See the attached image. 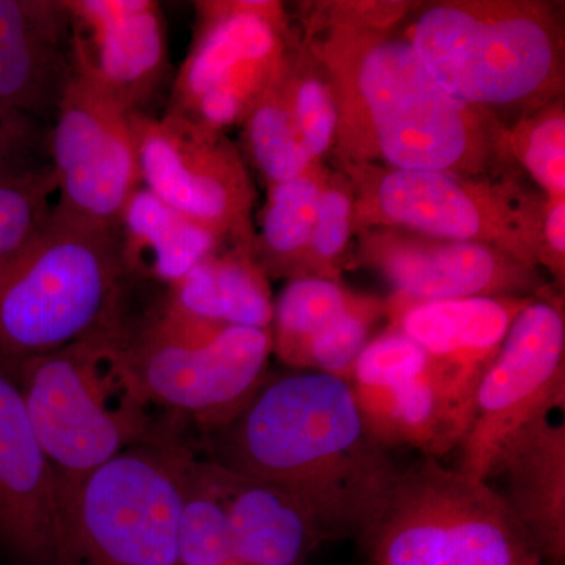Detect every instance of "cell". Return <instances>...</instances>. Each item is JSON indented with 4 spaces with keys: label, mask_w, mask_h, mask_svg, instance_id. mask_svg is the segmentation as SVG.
Segmentation results:
<instances>
[{
    "label": "cell",
    "mask_w": 565,
    "mask_h": 565,
    "mask_svg": "<svg viewBox=\"0 0 565 565\" xmlns=\"http://www.w3.org/2000/svg\"><path fill=\"white\" fill-rule=\"evenodd\" d=\"M212 435V463L294 494L326 539L360 537L399 473L349 382L316 371L267 377Z\"/></svg>",
    "instance_id": "6da1fadb"
},
{
    "label": "cell",
    "mask_w": 565,
    "mask_h": 565,
    "mask_svg": "<svg viewBox=\"0 0 565 565\" xmlns=\"http://www.w3.org/2000/svg\"><path fill=\"white\" fill-rule=\"evenodd\" d=\"M344 150L371 152L393 170L459 174L484 169L492 151L479 110L457 102L424 68L411 41L341 32L327 50Z\"/></svg>",
    "instance_id": "7a4b0ae2"
},
{
    "label": "cell",
    "mask_w": 565,
    "mask_h": 565,
    "mask_svg": "<svg viewBox=\"0 0 565 565\" xmlns=\"http://www.w3.org/2000/svg\"><path fill=\"white\" fill-rule=\"evenodd\" d=\"M137 285L122 267L114 228L54 207L0 275V367L115 332Z\"/></svg>",
    "instance_id": "3957f363"
},
{
    "label": "cell",
    "mask_w": 565,
    "mask_h": 565,
    "mask_svg": "<svg viewBox=\"0 0 565 565\" xmlns=\"http://www.w3.org/2000/svg\"><path fill=\"white\" fill-rule=\"evenodd\" d=\"M6 371L20 388L58 490L134 446L174 444L137 385L118 330Z\"/></svg>",
    "instance_id": "277c9868"
},
{
    "label": "cell",
    "mask_w": 565,
    "mask_h": 565,
    "mask_svg": "<svg viewBox=\"0 0 565 565\" xmlns=\"http://www.w3.org/2000/svg\"><path fill=\"white\" fill-rule=\"evenodd\" d=\"M360 539L375 565H542L498 490L435 457L399 470Z\"/></svg>",
    "instance_id": "5b68a950"
},
{
    "label": "cell",
    "mask_w": 565,
    "mask_h": 565,
    "mask_svg": "<svg viewBox=\"0 0 565 565\" xmlns=\"http://www.w3.org/2000/svg\"><path fill=\"white\" fill-rule=\"evenodd\" d=\"M407 40L435 82L476 110L542 102L559 82V36L539 7L437 3Z\"/></svg>",
    "instance_id": "8992f818"
},
{
    "label": "cell",
    "mask_w": 565,
    "mask_h": 565,
    "mask_svg": "<svg viewBox=\"0 0 565 565\" xmlns=\"http://www.w3.org/2000/svg\"><path fill=\"white\" fill-rule=\"evenodd\" d=\"M180 445L145 444L58 490L57 565H181L185 471Z\"/></svg>",
    "instance_id": "52a82bcc"
},
{
    "label": "cell",
    "mask_w": 565,
    "mask_h": 565,
    "mask_svg": "<svg viewBox=\"0 0 565 565\" xmlns=\"http://www.w3.org/2000/svg\"><path fill=\"white\" fill-rule=\"evenodd\" d=\"M118 334L148 404L211 434L250 403L273 352L270 330L225 327L212 334L151 310L126 316Z\"/></svg>",
    "instance_id": "ba28073f"
},
{
    "label": "cell",
    "mask_w": 565,
    "mask_h": 565,
    "mask_svg": "<svg viewBox=\"0 0 565 565\" xmlns=\"http://www.w3.org/2000/svg\"><path fill=\"white\" fill-rule=\"evenodd\" d=\"M191 47L166 110L222 131L244 120L285 73L282 21L274 2H195Z\"/></svg>",
    "instance_id": "9c48e42d"
},
{
    "label": "cell",
    "mask_w": 565,
    "mask_h": 565,
    "mask_svg": "<svg viewBox=\"0 0 565 565\" xmlns=\"http://www.w3.org/2000/svg\"><path fill=\"white\" fill-rule=\"evenodd\" d=\"M565 403V321L550 300H527L482 375L457 470L489 482L509 444Z\"/></svg>",
    "instance_id": "30bf717a"
},
{
    "label": "cell",
    "mask_w": 565,
    "mask_h": 565,
    "mask_svg": "<svg viewBox=\"0 0 565 565\" xmlns=\"http://www.w3.org/2000/svg\"><path fill=\"white\" fill-rule=\"evenodd\" d=\"M141 185L163 203L233 244H252L253 188L222 131L188 118L131 115Z\"/></svg>",
    "instance_id": "8fae6325"
},
{
    "label": "cell",
    "mask_w": 565,
    "mask_h": 565,
    "mask_svg": "<svg viewBox=\"0 0 565 565\" xmlns=\"http://www.w3.org/2000/svg\"><path fill=\"white\" fill-rule=\"evenodd\" d=\"M55 210L114 228L141 185L131 115L90 82L73 74L47 134Z\"/></svg>",
    "instance_id": "7c38bea8"
},
{
    "label": "cell",
    "mask_w": 565,
    "mask_h": 565,
    "mask_svg": "<svg viewBox=\"0 0 565 565\" xmlns=\"http://www.w3.org/2000/svg\"><path fill=\"white\" fill-rule=\"evenodd\" d=\"M348 382L367 430L390 451L407 446L438 459L470 430L433 360L394 326L363 349Z\"/></svg>",
    "instance_id": "4fadbf2b"
},
{
    "label": "cell",
    "mask_w": 565,
    "mask_h": 565,
    "mask_svg": "<svg viewBox=\"0 0 565 565\" xmlns=\"http://www.w3.org/2000/svg\"><path fill=\"white\" fill-rule=\"evenodd\" d=\"M65 7L73 74L129 115H158L156 106L173 82L161 6L152 0H65Z\"/></svg>",
    "instance_id": "5bb4252c"
},
{
    "label": "cell",
    "mask_w": 565,
    "mask_h": 565,
    "mask_svg": "<svg viewBox=\"0 0 565 565\" xmlns=\"http://www.w3.org/2000/svg\"><path fill=\"white\" fill-rule=\"evenodd\" d=\"M360 207L367 222L433 239L490 247L504 244L505 253L516 262L533 264L522 221L511 206L490 189L459 174L392 169L367 181Z\"/></svg>",
    "instance_id": "9a60e30c"
},
{
    "label": "cell",
    "mask_w": 565,
    "mask_h": 565,
    "mask_svg": "<svg viewBox=\"0 0 565 565\" xmlns=\"http://www.w3.org/2000/svg\"><path fill=\"white\" fill-rule=\"evenodd\" d=\"M61 500L17 382L0 367V552L18 565H57Z\"/></svg>",
    "instance_id": "2e32d148"
},
{
    "label": "cell",
    "mask_w": 565,
    "mask_h": 565,
    "mask_svg": "<svg viewBox=\"0 0 565 565\" xmlns=\"http://www.w3.org/2000/svg\"><path fill=\"white\" fill-rule=\"evenodd\" d=\"M364 245V258L384 275L399 302L515 297L534 288L530 266L490 245L394 232L373 234Z\"/></svg>",
    "instance_id": "e0dca14e"
},
{
    "label": "cell",
    "mask_w": 565,
    "mask_h": 565,
    "mask_svg": "<svg viewBox=\"0 0 565 565\" xmlns=\"http://www.w3.org/2000/svg\"><path fill=\"white\" fill-rule=\"evenodd\" d=\"M530 299L471 297L407 303L396 300L393 326L433 360L452 399L473 422L475 397L512 322Z\"/></svg>",
    "instance_id": "ac0fdd59"
},
{
    "label": "cell",
    "mask_w": 565,
    "mask_h": 565,
    "mask_svg": "<svg viewBox=\"0 0 565 565\" xmlns=\"http://www.w3.org/2000/svg\"><path fill=\"white\" fill-rule=\"evenodd\" d=\"M71 76L65 0H0V103L51 126Z\"/></svg>",
    "instance_id": "d6986e66"
},
{
    "label": "cell",
    "mask_w": 565,
    "mask_h": 565,
    "mask_svg": "<svg viewBox=\"0 0 565 565\" xmlns=\"http://www.w3.org/2000/svg\"><path fill=\"white\" fill-rule=\"evenodd\" d=\"M530 537L542 565H565V426L550 416L525 427L504 449L492 478Z\"/></svg>",
    "instance_id": "ffe728a7"
},
{
    "label": "cell",
    "mask_w": 565,
    "mask_h": 565,
    "mask_svg": "<svg viewBox=\"0 0 565 565\" xmlns=\"http://www.w3.org/2000/svg\"><path fill=\"white\" fill-rule=\"evenodd\" d=\"M217 468L234 565H307L326 539L313 514L280 487Z\"/></svg>",
    "instance_id": "44dd1931"
},
{
    "label": "cell",
    "mask_w": 565,
    "mask_h": 565,
    "mask_svg": "<svg viewBox=\"0 0 565 565\" xmlns=\"http://www.w3.org/2000/svg\"><path fill=\"white\" fill-rule=\"evenodd\" d=\"M122 267L136 282L170 288L225 241L174 211L145 185L132 192L114 225Z\"/></svg>",
    "instance_id": "7402d4cb"
},
{
    "label": "cell",
    "mask_w": 565,
    "mask_h": 565,
    "mask_svg": "<svg viewBox=\"0 0 565 565\" xmlns=\"http://www.w3.org/2000/svg\"><path fill=\"white\" fill-rule=\"evenodd\" d=\"M174 307L217 327L270 330L274 302L252 244L222 248L167 288Z\"/></svg>",
    "instance_id": "603a6c76"
},
{
    "label": "cell",
    "mask_w": 565,
    "mask_h": 565,
    "mask_svg": "<svg viewBox=\"0 0 565 565\" xmlns=\"http://www.w3.org/2000/svg\"><path fill=\"white\" fill-rule=\"evenodd\" d=\"M337 281L300 275L285 286L274 303L273 351L294 371L302 370L305 352L313 338L359 302Z\"/></svg>",
    "instance_id": "cb8c5ba5"
},
{
    "label": "cell",
    "mask_w": 565,
    "mask_h": 565,
    "mask_svg": "<svg viewBox=\"0 0 565 565\" xmlns=\"http://www.w3.org/2000/svg\"><path fill=\"white\" fill-rule=\"evenodd\" d=\"M322 185L308 170L302 177L270 185L263 212L259 245L253 256L264 274L294 270L308 253Z\"/></svg>",
    "instance_id": "d4e9b609"
},
{
    "label": "cell",
    "mask_w": 565,
    "mask_h": 565,
    "mask_svg": "<svg viewBox=\"0 0 565 565\" xmlns=\"http://www.w3.org/2000/svg\"><path fill=\"white\" fill-rule=\"evenodd\" d=\"M178 552L181 565H234L228 511L217 465L191 459L182 490Z\"/></svg>",
    "instance_id": "484cf974"
},
{
    "label": "cell",
    "mask_w": 565,
    "mask_h": 565,
    "mask_svg": "<svg viewBox=\"0 0 565 565\" xmlns=\"http://www.w3.org/2000/svg\"><path fill=\"white\" fill-rule=\"evenodd\" d=\"M281 79L264 92L244 117L247 150L270 185L302 177L313 162L297 132Z\"/></svg>",
    "instance_id": "4316f807"
},
{
    "label": "cell",
    "mask_w": 565,
    "mask_h": 565,
    "mask_svg": "<svg viewBox=\"0 0 565 565\" xmlns=\"http://www.w3.org/2000/svg\"><path fill=\"white\" fill-rule=\"evenodd\" d=\"M57 204L51 162L0 173V275L17 262Z\"/></svg>",
    "instance_id": "83f0119b"
},
{
    "label": "cell",
    "mask_w": 565,
    "mask_h": 565,
    "mask_svg": "<svg viewBox=\"0 0 565 565\" xmlns=\"http://www.w3.org/2000/svg\"><path fill=\"white\" fill-rule=\"evenodd\" d=\"M379 313L381 305L360 299L348 313L311 340L300 371H316L348 381L360 353L373 340L371 330Z\"/></svg>",
    "instance_id": "f1b7e54d"
},
{
    "label": "cell",
    "mask_w": 565,
    "mask_h": 565,
    "mask_svg": "<svg viewBox=\"0 0 565 565\" xmlns=\"http://www.w3.org/2000/svg\"><path fill=\"white\" fill-rule=\"evenodd\" d=\"M515 150L523 166L545 191L564 199L565 118L563 110L535 115L533 121L516 134Z\"/></svg>",
    "instance_id": "f546056e"
},
{
    "label": "cell",
    "mask_w": 565,
    "mask_h": 565,
    "mask_svg": "<svg viewBox=\"0 0 565 565\" xmlns=\"http://www.w3.org/2000/svg\"><path fill=\"white\" fill-rule=\"evenodd\" d=\"M281 82L305 150L311 159L319 158L337 136L338 110L332 90L313 76L286 79L282 74Z\"/></svg>",
    "instance_id": "4dcf8cb0"
},
{
    "label": "cell",
    "mask_w": 565,
    "mask_h": 565,
    "mask_svg": "<svg viewBox=\"0 0 565 565\" xmlns=\"http://www.w3.org/2000/svg\"><path fill=\"white\" fill-rule=\"evenodd\" d=\"M50 126L0 103V173L50 162Z\"/></svg>",
    "instance_id": "1f68e13d"
},
{
    "label": "cell",
    "mask_w": 565,
    "mask_h": 565,
    "mask_svg": "<svg viewBox=\"0 0 565 565\" xmlns=\"http://www.w3.org/2000/svg\"><path fill=\"white\" fill-rule=\"evenodd\" d=\"M353 222L351 195L340 188L322 189L308 250L316 262L332 263L348 245Z\"/></svg>",
    "instance_id": "d6a6232c"
},
{
    "label": "cell",
    "mask_w": 565,
    "mask_h": 565,
    "mask_svg": "<svg viewBox=\"0 0 565 565\" xmlns=\"http://www.w3.org/2000/svg\"><path fill=\"white\" fill-rule=\"evenodd\" d=\"M545 239L548 244V250L555 256L557 270H563L559 266L564 263L565 252V203L564 199H555L552 207L546 212L545 217Z\"/></svg>",
    "instance_id": "836d02e7"
},
{
    "label": "cell",
    "mask_w": 565,
    "mask_h": 565,
    "mask_svg": "<svg viewBox=\"0 0 565 565\" xmlns=\"http://www.w3.org/2000/svg\"><path fill=\"white\" fill-rule=\"evenodd\" d=\"M371 565H375V564H371Z\"/></svg>",
    "instance_id": "e575fe53"
}]
</instances>
